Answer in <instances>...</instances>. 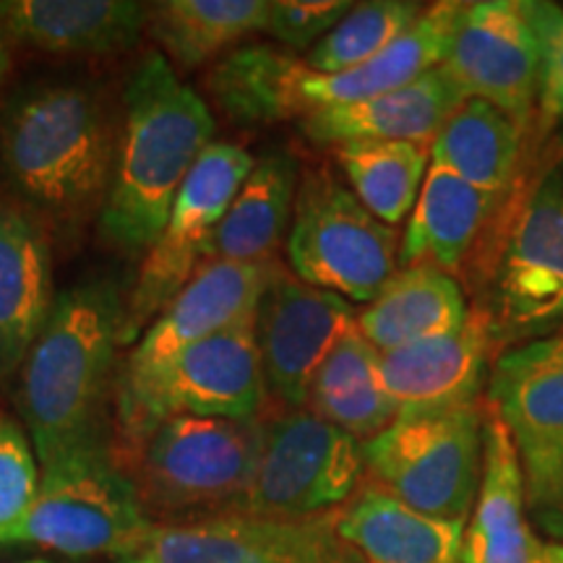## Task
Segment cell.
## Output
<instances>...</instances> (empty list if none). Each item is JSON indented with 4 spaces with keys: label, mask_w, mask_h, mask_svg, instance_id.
Segmentation results:
<instances>
[{
    "label": "cell",
    "mask_w": 563,
    "mask_h": 563,
    "mask_svg": "<svg viewBox=\"0 0 563 563\" xmlns=\"http://www.w3.org/2000/svg\"><path fill=\"white\" fill-rule=\"evenodd\" d=\"M467 100L443 68L371 100L308 112L300 129L313 144L342 146L352 141H410L428 144Z\"/></svg>",
    "instance_id": "ffe728a7"
},
{
    "label": "cell",
    "mask_w": 563,
    "mask_h": 563,
    "mask_svg": "<svg viewBox=\"0 0 563 563\" xmlns=\"http://www.w3.org/2000/svg\"><path fill=\"white\" fill-rule=\"evenodd\" d=\"M422 16V5L412 0H371L357 3L344 19L306 55L316 74H342L357 68L399 40Z\"/></svg>",
    "instance_id": "1f68e13d"
},
{
    "label": "cell",
    "mask_w": 563,
    "mask_h": 563,
    "mask_svg": "<svg viewBox=\"0 0 563 563\" xmlns=\"http://www.w3.org/2000/svg\"><path fill=\"white\" fill-rule=\"evenodd\" d=\"M306 58L274 45H243L211 68L209 97L235 125H274L300 118L298 81Z\"/></svg>",
    "instance_id": "f1b7e54d"
},
{
    "label": "cell",
    "mask_w": 563,
    "mask_h": 563,
    "mask_svg": "<svg viewBox=\"0 0 563 563\" xmlns=\"http://www.w3.org/2000/svg\"><path fill=\"white\" fill-rule=\"evenodd\" d=\"M21 563H51V561H40V559H34V561H21Z\"/></svg>",
    "instance_id": "ab89813d"
},
{
    "label": "cell",
    "mask_w": 563,
    "mask_h": 563,
    "mask_svg": "<svg viewBox=\"0 0 563 563\" xmlns=\"http://www.w3.org/2000/svg\"><path fill=\"white\" fill-rule=\"evenodd\" d=\"M363 441L311 410L262 422V452L241 511L306 519L332 514L365 483Z\"/></svg>",
    "instance_id": "ba28073f"
},
{
    "label": "cell",
    "mask_w": 563,
    "mask_h": 563,
    "mask_svg": "<svg viewBox=\"0 0 563 563\" xmlns=\"http://www.w3.org/2000/svg\"><path fill=\"white\" fill-rule=\"evenodd\" d=\"M253 170V157L243 146L211 141L180 186L157 243L146 251L139 279L125 300L121 344H136L146 327L165 311L199 264L220 228L243 180Z\"/></svg>",
    "instance_id": "9c48e42d"
},
{
    "label": "cell",
    "mask_w": 563,
    "mask_h": 563,
    "mask_svg": "<svg viewBox=\"0 0 563 563\" xmlns=\"http://www.w3.org/2000/svg\"><path fill=\"white\" fill-rule=\"evenodd\" d=\"M269 0H162L150 5V32L175 66L199 68L264 32Z\"/></svg>",
    "instance_id": "f546056e"
},
{
    "label": "cell",
    "mask_w": 563,
    "mask_h": 563,
    "mask_svg": "<svg viewBox=\"0 0 563 563\" xmlns=\"http://www.w3.org/2000/svg\"><path fill=\"white\" fill-rule=\"evenodd\" d=\"M118 141L104 102L81 84H37L11 100L0 162L34 214L79 220L108 199Z\"/></svg>",
    "instance_id": "3957f363"
},
{
    "label": "cell",
    "mask_w": 563,
    "mask_h": 563,
    "mask_svg": "<svg viewBox=\"0 0 563 563\" xmlns=\"http://www.w3.org/2000/svg\"><path fill=\"white\" fill-rule=\"evenodd\" d=\"M545 563H563V543H548Z\"/></svg>",
    "instance_id": "74e56055"
},
{
    "label": "cell",
    "mask_w": 563,
    "mask_h": 563,
    "mask_svg": "<svg viewBox=\"0 0 563 563\" xmlns=\"http://www.w3.org/2000/svg\"><path fill=\"white\" fill-rule=\"evenodd\" d=\"M473 319L452 274L435 266H402L355 316V327L382 355L405 344L462 329Z\"/></svg>",
    "instance_id": "d4e9b609"
},
{
    "label": "cell",
    "mask_w": 563,
    "mask_h": 563,
    "mask_svg": "<svg viewBox=\"0 0 563 563\" xmlns=\"http://www.w3.org/2000/svg\"><path fill=\"white\" fill-rule=\"evenodd\" d=\"M352 5L347 0H272L264 32L287 51H311Z\"/></svg>",
    "instance_id": "836d02e7"
},
{
    "label": "cell",
    "mask_w": 563,
    "mask_h": 563,
    "mask_svg": "<svg viewBox=\"0 0 563 563\" xmlns=\"http://www.w3.org/2000/svg\"><path fill=\"white\" fill-rule=\"evenodd\" d=\"M11 37L9 32H5L3 21H0V87H3L5 76H9V68H11Z\"/></svg>",
    "instance_id": "8d00e7d4"
},
{
    "label": "cell",
    "mask_w": 563,
    "mask_h": 563,
    "mask_svg": "<svg viewBox=\"0 0 563 563\" xmlns=\"http://www.w3.org/2000/svg\"><path fill=\"white\" fill-rule=\"evenodd\" d=\"M441 68L464 97L490 102L525 123L540 91V40L527 0L464 3Z\"/></svg>",
    "instance_id": "9a60e30c"
},
{
    "label": "cell",
    "mask_w": 563,
    "mask_h": 563,
    "mask_svg": "<svg viewBox=\"0 0 563 563\" xmlns=\"http://www.w3.org/2000/svg\"><path fill=\"white\" fill-rule=\"evenodd\" d=\"M258 452L262 420L175 415L112 446V460L152 525H183L241 511Z\"/></svg>",
    "instance_id": "277c9868"
},
{
    "label": "cell",
    "mask_w": 563,
    "mask_h": 563,
    "mask_svg": "<svg viewBox=\"0 0 563 563\" xmlns=\"http://www.w3.org/2000/svg\"><path fill=\"white\" fill-rule=\"evenodd\" d=\"M298 186V162L292 154L272 152L253 162V170L224 211L203 262H277L279 243L290 232Z\"/></svg>",
    "instance_id": "cb8c5ba5"
},
{
    "label": "cell",
    "mask_w": 563,
    "mask_h": 563,
    "mask_svg": "<svg viewBox=\"0 0 563 563\" xmlns=\"http://www.w3.org/2000/svg\"><path fill=\"white\" fill-rule=\"evenodd\" d=\"M355 316L352 302L336 292L308 285L274 264L253 319L266 391L292 410L306 407L316 371Z\"/></svg>",
    "instance_id": "2e32d148"
},
{
    "label": "cell",
    "mask_w": 563,
    "mask_h": 563,
    "mask_svg": "<svg viewBox=\"0 0 563 563\" xmlns=\"http://www.w3.org/2000/svg\"><path fill=\"white\" fill-rule=\"evenodd\" d=\"M485 420L477 407L397 415L363 441L365 473L428 517L467 522L483 475Z\"/></svg>",
    "instance_id": "52a82bcc"
},
{
    "label": "cell",
    "mask_w": 563,
    "mask_h": 563,
    "mask_svg": "<svg viewBox=\"0 0 563 563\" xmlns=\"http://www.w3.org/2000/svg\"><path fill=\"white\" fill-rule=\"evenodd\" d=\"M152 532L129 477L112 460V439H102L40 464L37 498L5 545L129 561L146 551Z\"/></svg>",
    "instance_id": "5b68a950"
},
{
    "label": "cell",
    "mask_w": 563,
    "mask_h": 563,
    "mask_svg": "<svg viewBox=\"0 0 563 563\" xmlns=\"http://www.w3.org/2000/svg\"><path fill=\"white\" fill-rule=\"evenodd\" d=\"M125 300L110 279L70 285L21 365L19 410L40 464L70 449L112 439L108 391L115 386Z\"/></svg>",
    "instance_id": "6da1fadb"
},
{
    "label": "cell",
    "mask_w": 563,
    "mask_h": 563,
    "mask_svg": "<svg viewBox=\"0 0 563 563\" xmlns=\"http://www.w3.org/2000/svg\"><path fill=\"white\" fill-rule=\"evenodd\" d=\"M462 9L464 3H454V0L431 5L415 21L412 30L394 40L376 58L342 74H316L306 63L298 91H295L300 118L313 110L371 100L441 68L452 47Z\"/></svg>",
    "instance_id": "44dd1931"
},
{
    "label": "cell",
    "mask_w": 563,
    "mask_h": 563,
    "mask_svg": "<svg viewBox=\"0 0 563 563\" xmlns=\"http://www.w3.org/2000/svg\"><path fill=\"white\" fill-rule=\"evenodd\" d=\"M264 402L262 355L253 321H245L183 350L144 397L115 410L112 446L133 443L175 415L258 420Z\"/></svg>",
    "instance_id": "30bf717a"
},
{
    "label": "cell",
    "mask_w": 563,
    "mask_h": 563,
    "mask_svg": "<svg viewBox=\"0 0 563 563\" xmlns=\"http://www.w3.org/2000/svg\"><path fill=\"white\" fill-rule=\"evenodd\" d=\"M274 264L201 262L188 285L167 302L115 373V410L150 391L162 371L196 342L256 319Z\"/></svg>",
    "instance_id": "4fadbf2b"
},
{
    "label": "cell",
    "mask_w": 563,
    "mask_h": 563,
    "mask_svg": "<svg viewBox=\"0 0 563 563\" xmlns=\"http://www.w3.org/2000/svg\"><path fill=\"white\" fill-rule=\"evenodd\" d=\"M467 522L428 517L376 483L336 509V532L363 563H460Z\"/></svg>",
    "instance_id": "603a6c76"
},
{
    "label": "cell",
    "mask_w": 563,
    "mask_h": 563,
    "mask_svg": "<svg viewBox=\"0 0 563 563\" xmlns=\"http://www.w3.org/2000/svg\"><path fill=\"white\" fill-rule=\"evenodd\" d=\"M519 154L522 123L475 97H467L431 141V165L460 175L496 201L514 183Z\"/></svg>",
    "instance_id": "83f0119b"
},
{
    "label": "cell",
    "mask_w": 563,
    "mask_h": 563,
    "mask_svg": "<svg viewBox=\"0 0 563 563\" xmlns=\"http://www.w3.org/2000/svg\"><path fill=\"white\" fill-rule=\"evenodd\" d=\"M152 563H363L336 532V511L306 519L220 514L154 525Z\"/></svg>",
    "instance_id": "5bb4252c"
},
{
    "label": "cell",
    "mask_w": 563,
    "mask_h": 563,
    "mask_svg": "<svg viewBox=\"0 0 563 563\" xmlns=\"http://www.w3.org/2000/svg\"><path fill=\"white\" fill-rule=\"evenodd\" d=\"M11 42L55 55H108L136 45L150 5L136 0H3Z\"/></svg>",
    "instance_id": "7402d4cb"
},
{
    "label": "cell",
    "mask_w": 563,
    "mask_h": 563,
    "mask_svg": "<svg viewBox=\"0 0 563 563\" xmlns=\"http://www.w3.org/2000/svg\"><path fill=\"white\" fill-rule=\"evenodd\" d=\"M287 258L298 279L368 306L399 269V235L329 167H319L300 178Z\"/></svg>",
    "instance_id": "8992f818"
},
{
    "label": "cell",
    "mask_w": 563,
    "mask_h": 563,
    "mask_svg": "<svg viewBox=\"0 0 563 563\" xmlns=\"http://www.w3.org/2000/svg\"><path fill=\"white\" fill-rule=\"evenodd\" d=\"M55 302L53 251L30 207L0 201V378L24 365Z\"/></svg>",
    "instance_id": "ac0fdd59"
},
{
    "label": "cell",
    "mask_w": 563,
    "mask_h": 563,
    "mask_svg": "<svg viewBox=\"0 0 563 563\" xmlns=\"http://www.w3.org/2000/svg\"><path fill=\"white\" fill-rule=\"evenodd\" d=\"M311 412L352 439L368 441L397 420V407L384 389L378 352L352 323L334 342L308 389Z\"/></svg>",
    "instance_id": "4316f807"
},
{
    "label": "cell",
    "mask_w": 563,
    "mask_h": 563,
    "mask_svg": "<svg viewBox=\"0 0 563 563\" xmlns=\"http://www.w3.org/2000/svg\"><path fill=\"white\" fill-rule=\"evenodd\" d=\"M121 563H152L146 555H136V559H129V561H121Z\"/></svg>",
    "instance_id": "f35d334b"
},
{
    "label": "cell",
    "mask_w": 563,
    "mask_h": 563,
    "mask_svg": "<svg viewBox=\"0 0 563 563\" xmlns=\"http://www.w3.org/2000/svg\"><path fill=\"white\" fill-rule=\"evenodd\" d=\"M488 397L519 454L527 511L538 522L563 504V327L506 350Z\"/></svg>",
    "instance_id": "7c38bea8"
},
{
    "label": "cell",
    "mask_w": 563,
    "mask_h": 563,
    "mask_svg": "<svg viewBox=\"0 0 563 563\" xmlns=\"http://www.w3.org/2000/svg\"><path fill=\"white\" fill-rule=\"evenodd\" d=\"M527 11L540 40V110L563 115V9L545 0H527Z\"/></svg>",
    "instance_id": "e575fe53"
},
{
    "label": "cell",
    "mask_w": 563,
    "mask_h": 563,
    "mask_svg": "<svg viewBox=\"0 0 563 563\" xmlns=\"http://www.w3.org/2000/svg\"><path fill=\"white\" fill-rule=\"evenodd\" d=\"M534 525H538V530L545 532L548 538H553L551 543H563V504L551 514H545V517H540Z\"/></svg>",
    "instance_id": "d590c367"
},
{
    "label": "cell",
    "mask_w": 563,
    "mask_h": 563,
    "mask_svg": "<svg viewBox=\"0 0 563 563\" xmlns=\"http://www.w3.org/2000/svg\"><path fill=\"white\" fill-rule=\"evenodd\" d=\"M40 490V467L30 435L0 412V545L24 522Z\"/></svg>",
    "instance_id": "d6a6232c"
},
{
    "label": "cell",
    "mask_w": 563,
    "mask_h": 563,
    "mask_svg": "<svg viewBox=\"0 0 563 563\" xmlns=\"http://www.w3.org/2000/svg\"><path fill=\"white\" fill-rule=\"evenodd\" d=\"M545 540L534 534L519 454L496 412L485 420L483 475L460 563H545Z\"/></svg>",
    "instance_id": "d6986e66"
},
{
    "label": "cell",
    "mask_w": 563,
    "mask_h": 563,
    "mask_svg": "<svg viewBox=\"0 0 563 563\" xmlns=\"http://www.w3.org/2000/svg\"><path fill=\"white\" fill-rule=\"evenodd\" d=\"M123 131L100 230L121 251H150L180 186L214 136V115L170 63L152 53L123 95Z\"/></svg>",
    "instance_id": "7a4b0ae2"
},
{
    "label": "cell",
    "mask_w": 563,
    "mask_h": 563,
    "mask_svg": "<svg viewBox=\"0 0 563 563\" xmlns=\"http://www.w3.org/2000/svg\"><path fill=\"white\" fill-rule=\"evenodd\" d=\"M490 336L483 319L378 355L384 389L397 415L449 412L477 407L488 373Z\"/></svg>",
    "instance_id": "e0dca14e"
},
{
    "label": "cell",
    "mask_w": 563,
    "mask_h": 563,
    "mask_svg": "<svg viewBox=\"0 0 563 563\" xmlns=\"http://www.w3.org/2000/svg\"><path fill=\"white\" fill-rule=\"evenodd\" d=\"M493 207V196L477 191L460 175L431 165L399 241V264H426L446 274L456 272L475 245L477 232Z\"/></svg>",
    "instance_id": "484cf974"
},
{
    "label": "cell",
    "mask_w": 563,
    "mask_h": 563,
    "mask_svg": "<svg viewBox=\"0 0 563 563\" xmlns=\"http://www.w3.org/2000/svg\"><path fill=\"white\" fill-rule=\"evenodd\" d=\"M490 342H532L563 327V173L527 194L506 232L485 316Z\"/></svg>",
    "instance_id": "8fae6325"
},
{
    "label": "cell",
    "mask_w": 563,
    "mask_h": 563,
    "mask_svg": "<svg viewBox=\"0 0 563 563\" xmlns=\"http://www.w3.org/2000/svg\"><path fill=\"white\" fill-rule=\"evenodd\" d=\"M347 188L389 228L412 214L431 167V146L410 141H352L336 146Z\"/></svg>",
    "instance_id": "4dcf8cb0"
}]
</instances>
